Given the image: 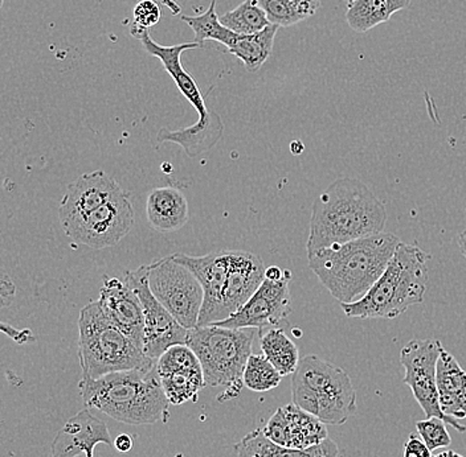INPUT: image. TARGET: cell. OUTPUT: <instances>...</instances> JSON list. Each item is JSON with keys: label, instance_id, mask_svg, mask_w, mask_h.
I'll return each mask as SVG.
<instances>
[{"label": "cell", "instance_id": "cell-1", "mask_svg": "<svg viewBox=\"0 0 466 457\" xmlns=\"http://www.w3.org/2000/svg\"><path fill=\"white\" fill-rule=\"evenodd\" d=\"M387 209L360 180L342 177L313 204L306 252L308 255L383 233Z\"/></svg>", "mask_w": 466, "mask_h": 457}, {"label": "cell", "instance_id": "cell-2", "mask_svg": "<svg viewBox=\"0 0 466 457\" xmlns=\"http://www.w3.org/2000/svg\"><path fill=\"white\" fill-rule=\"evenodd\" d=\"M400 238L379 233L308 255L309 267L340 304L362 299L389 266Z\"/></svg>", "mask_w": 466, "mask_h": 457}, {"label": "cell", "instance_id": "cell-3", "mask_svg": "<svg viewBox=\"0 0 466 457\" xmlns=\"http://www.w3.org/2000/svg\"><path fill=\"white\" fill-rule=\"evenodd\" d=\"M84 406L95 409L121 423L146 426L170 418L168 402L157 368L136 369L83 378L78 383Z\"/></svg>", "mask_w": 466, "mask_h": 457}, {"label": "cell", "instance_id": "cell-4", "mask_svg": "<svg viewBox=\"0 0 466 457\" xmlns=\"http://www.w3.org/2000/svg\"><path fill=\"white\" fill-rule=\"evenodd\" d=\"M428 255L420 247L401 243L377 283L358 302L340 304L350 319H396L424 302Z\"/></svg>", "mask_w": 466, "mask_h": 457}, {"label": "cell", "instance_id": "cell-5", "mask_svg": "<svg viewBox=\"0 0 466 457\" xmlns=\"http://www.w3.org/2000/svg\"><path fill=\"white\" fill-rule=\"evenodd\" d=\"M130 34L144 45L145 51L151 56L159 58L165 71L170 75L183 97L189 102L199 114L197 124L179 130L162 129L158 133V144L171 142L180 145L189 157H197L211 150L220 141L224 133V124L220 115L209 112L204 102L202 92L197 81L182 65V54L188 49L202 48L197 42L177 44L166 46L154 42L150 29L131 25Z\"/></svg>", "mask_w": 466, "mask_h": 457}, {"label": "cell", "instance_id": "cell-6", "mask_svg": "<svg viewBox=\"0 0 466 457\" xmlns=\"http://www.w3.org/2000/svg\"><path fill=\"white\" fill-rule=\"evenodd\" d=\"M78 356L83 378L97 380L116 372L151 369L157 361L146 356L133 340L102 311L100 302L81 310L78 319Z\"/></svg>", "mask_w": 466, "mask_h": 457}, {"label": "cell", "instance_id": "cell-7", "mask_svg": "<svg viewBox=\"0 0 466 457\" xmlns=\"http://www.w3.org/2000/svg\"><path fill=\"white\" fill-rule=\"evenodd\" d=\"M291 398L331 426H342L357 412V392L348 373L317 354L299 360L291 375Z\"/></svg>", "mask_w": 466, "mask_h": 457}, {"label": "cell", "instance_id": "cell-8", "mask_svg": "<svg viewBox=\"0 0 466 457\" xmlns=\"http://www.w3.org/2000/svg\"><path fill=\"white\" fill-rule=\"evenodd\" d=\"M255 328H226L206 325L189 329L187 343L199 358L206 386L224 387L218 402L238 398L243 390V375L252 356Z\"/></svg>", "mask_w": 466, "mask_h": 457}, {"label": "cell", "instance_id": "cell-9", "mask_svg": "<svg viewBox=\"0 0 466 457\" xmlns=\"http://www.w3.org/2000/svg\"><path fill=\"white\" fill-rule=\"evenodd\" d=\"M147 279L151 293L180 325L188 331L199 327L204 291L194 273L170 255L148 264Z\"/></svg>", "mask_w": 466, "mask_h": 457}, {"label": "cell", "instance_id": "cell-10", "mask_svg": "<svg viewBox=\"0 0 466 457\" xmlns=\"http://www.w3.org/2000/svg\"><path fill=\"white\" fill-rule=\"evenodd\" d=\"M444 346L437 339H415L400 352V363L406 375L403 382L412 390L413 397L420 404L427 418H440L460 432H466L464 424L442 412L437 390V361Z\"/></svg>", "mask_w": 466, "mask_h": 457}, {"label": "cell", "instance_id": "cell-11", "mask_svg": "<svg viewBox=\"0 0 466 457\" xmlns=\"http://www.w3.org/2000/svg\"><path fill=\"white\" fill-rule=\"evenodd\" d=\"M124 279L136 291L144 307L146 356L157 361L171 346L187 343L188 329L180 325L151 293L148 286L147 266L125 273Z\"/></svg>", "mask_w": 466, "mask_h": 457}, {"label": "cell", "instance_id": "cell-12", "mask_svg": "<svg viewBox=\"0 0 466 457\" xmlns=\"http://www.w3.org/2000/svg\"><path fill=\"white\" fill-rule=\"evenodd\" d=\"M290 279L289 270H285L284 276L277 281L265 278L252 298L238 313L212 325L236 329L255 328L258 332L279 327L282 323H287L291 313Z\"/></svg>", "mask_w": 466, "mask_h": 457}, {"label": "cell", "instance_id": "cell-13", "mask_svg": "<svg viewBox=\"0 0 466 457\" xmlns=\"http://www.w3.org/2000/svg\"><path fill=\"white\" fill-rule=\"evenodd\" d=\"M133 225L134 209L129 194L125 192L64 233L75 243L86 244L93 250H102L121 243Z\"/></svg>", "mask_w": 466, "mask_h": 457}, {"label": "cell", "instance_id": "cell-14", "mask_svg": "<svg viewBox=\"0 0 466 457\" xmlns=\"http://www.w3.org/2000/svg\"><path fill=\"white\" fill-rule=\"evenodd\" d=\"M125 194L115 179L104 171L81 174L72 182L58 208L64 232L77 225L81 220L97 211L105 204Z\"/></svg>", "mask_w": 466, "mask_h": 457}, {"label": "cell", "instance_id": "cell-15", "mask_svg": "<svg viewBox=\"0 0 466 457\" xmlns=\"http://www.w3.org/2000/svg\"><path fill=\"white\" fill-rule=\"evenodd\" d=\"M175 261L194 273L202 284L204 303L199 317V327L220 322L221 296L228 278L231 252L218 250L203 257L174 254Z\"/></svg>", "mask_w": 466, "mask_h": 457}, {"label": "cell", "instance_id": "cell-16", "mask_svg": "<svg viewBox=\"0 0 466 457\" xmlns=\"http://www.w3.org/2000/svg\"><path fill=\"white\" fill-rule=\"evenodd\" d=\"M262 431L276 444L293 450H305L328 439L326 424L294 403L279 407Z\"/></svg>", "mask_w": 466, "mask_h": 457}, {"label": "cell", "instance_id": "cell-17", "mask_svg": "<svg viewBox=\"0 0 466 457\" xmlns=\"http://www.w3.org/2000/svg\"><path fill=\"white\" fill-rule=\"evenodd\" d=\"M102 311L121 328L139 348L144 349V307L136 291L127 281L105 276L100 293Z\"/></svg>", "mask_w": 466, "mask_h": 457}, {"label": "cell", "instance_id": "cell-18", "mask_svg": "<svg viewBox=\"0 0 466 457\" xmlns=\"http://www.w3.org/2000/svg\"><path fill=\"white\" fill-rule=\"evenodd\" d=\"M267 269L258 255L249 252H231L228 278L221 296L220 322L228 319L258 290Z\"/></svg>", "mask_w": 466, "mask_h": 457}, {"label": "cell", "instance_id": "cell-19", "mask_svg": "<svg viewBox=\"0 0 466 457\" xmlns=\"http://www.w3.org/2000/svg\"><path fill=\"white\" fill-rule=\"evenodd\" d=\"M113 445L106 424L96 418L90 409L81 410L58 431L52 443V457H95L97 444Z\"/></svg>", "mask_w": 466, "mask_h": 457}, {"label": "cell", "instance_id": "cell-20", "mask_svg": "<svg viewBox=\"0 0 466 457\" xmlns=\"http://www.w3.org/2000/svg\"><path fill=\"white\" fill-rule=\"evenodd\" d=\"M146 214L151 228L160 233L177 232L187 224V197L175 186H158L148 194Z\"/></svg>", "mask_w": 466, "mask_h": 457}, {"label": "cell", "instance_id": "cell-21", "mask_svg": "<svg viewBox=\"0 0 466 457\" xmlns=\"http://www.w3.org/2000/svg\"><path fill=\"white\" fill-rule=\"evenodd\" d=\"M437 390L442 412L461 421L466 418V372L447 349L437 361Z\"/></svg>", "mask_w": 466, "mask_h": 457}, {"label": "cell", "instance_id": "cell-22", "mask_svg": "<svg viewBox=\"0 0 466 457\" xmlns=\"http://www.w3.org/2000/svg\"><path fill=\"white\" fill-rule=\"evenodd\" d=\"M238 457H340L339 448L330 439L305 450L281 447L270 441L262 430H253L235 444Z\"/></svg>", "mask_w": 466, "mask_h": 457}, {"label": "cell", "instance_id": "cell-23", "mask_svg": "<svg viewBox=\"0 0 466 457\" xmlns=\"http://www.w3.org/2000/svg\"><path fill=\"white\" fill-rule=\"evenodd\" d=\"M410 5V0H355L349 5L346 20L352 31L364 34L389 22L393 14Z\"/></svg>", "mask_w": 466, "mask_h": 457}, {"label": "cell", "instance_id": "cell-24", "mask_svg": "<svg viewBox=\"0 0 466 457\" xmlns=\"http://www.w3.org/2000/svg\"><path fill=\"white\" fill-rule=\"evenodd\" d=\"M277 25L262 29L255 35H236L235 39L227 46V51L238 57L249 73L258 72L272 55L277 32Z\"/></svg>", "mask_w": 466, "mask_h": 457}, {"label": "cell", "instance_id": "cell-25", "mask_svg": "<svg viewBox=\"0 0 466 457\" xmlns=\"http://www.w3.org/2000/svg\"><path fill=\"white\" fill-rule=\"evenodd\" d=\"M260 333L262 354L272 363L277 371L285 375H293L299 363V352L284 329L269 328Z\"/></svg>", "mask_w": 466, "mask_h": 457}, {"label": "cell", "instance_id": "cell-26", "mask_svg": "<svg viewBox=\"0 0 466 457\" xmlns=\"http://www.w3.org/2000/svg\"><path fill=\"white\" fill-rule=\"evenodd\" d=\"M159 378L166 397L174 406L197 402L199 392L207 387L202 368L180 369L159 375Z\"/></svg>", "mask_w": 466, "mask_h": 457}, {"label": "cell", "instance_id": "cell-27", "mask_svg": "<svg viewBox=\"0 0 466 457\" xmlns=\"http://www.w3.org/2000/svg\"><path fill=\"white\" fill-rule=\"evenodd\" d=\"M220 23L238 35L258 34L270 25L267 14L258 5V0H246L235 10L221 15Z\"/></svg>", "mask_w": 466, "mask_h": 457}, {"label": "cell", "instance_id": "cell-28", "mask_svg": "<svg viewBox=\"0 0 466 457\" xmlns=\"http://www.w3.org/2000/svg\"><path fill=\"white\" fill-rule=\"evenodd\" d=\"M182 20L192 28L195 42L200 44L202 48L207 40H214L227 48L238 35L221 25L220 16L217 13V2H211L206 13L198 16H182Z\"/></svg>", "mask_w": 466, "mask_h": 457}, {"label": "cell", "instance_id": "cell-29", "mask_svg": "<svg viewBox=\"0 0 466 457\" xmlns=\"http://www.w3.org/2000/svg\"><path fill=\"white\" fill-rule=\"evenodd\" d=\"M281 373L277 371L264 354H252L244 371V386L250 392H265L276 389L281 383Z\"/></svg>", "mask_w": 466, "mask_h": 457}, {"label": "cell", "instance_id": "cell-30", "mask_svg": "<svg viewBox=\"0 0 466 457\" xmlns=\"http://www.w3.org/2000/svg\"><path fill=\"white\" fill-rule=\"evenodd\" d=\"M258 3L267 14L270 25L277 27H291L314 15L293 0H258Z\"/></svg>", "mask_w": 466, "mask_h": 457}, {"label": "cell", "instance_id": "cell-31", "mask_svg": "<svg viewBox=\"0 0 466 457\" xmlns=\"http://www.w3.org/2000/svg\"><path fill=\"white\" fill-rule=\"evenodd\" d=\"M416 430L431 451L451 445V439L447 430V422L440 418H427L416 422Z\"/></svg>", "mask_w": 466, "mask_h": 457}, {"label": "cell", "instance_id": "cell-32", "mask_svg": "<svg viewBox=\"0 0 466 457\" xmlns=\"http://www.w3.org/2000/svg\"><path fill=\"white\" fill-rule=\"evenodd\" d=\"M160 17H162V8L156 0H142L134 7L133 25L150 29L158 25Z\"/></svg>", "mask_w": 466, "mask_h": 457}, {"label": "cell", "instance_id": "cell-33", "mask_svg": "<svg viewBox=\"0 0 466 457\" xmlns=\"http://www.w3.org/2000/svg\"><path fill=\"white\" fill-rule=\"evenodd\" d=\"M432 451L428 448L420 435L410 433L404 444V457H432Z\"/></svg>", "mask_w": 466, "mask_h": 457}, {"label": "cell", "instance_id": "cell-34", "mask_svg": "<svg viewBox=\"0 0 466 457\" xmlns=\"http://www.w3.org/2000/svg\"><path fill=\"white\" fill-rule=\"evenodd\" d=\"M2 329L5 333H7V336L13 337L15 342L17 343H27L34 340V336H32V332L29 331H17L13 327H8L7 324H2Z\"/></svg>", "mask_w": 466, "mask_h": 457}, {"label": "cell", "instance_id": "cell-35", "mask_svg": "<svg viewBox=\"0 0 466 457\" xmlns=\"http://www.w3.org/2000/svg\"><path fill=\"white\" fill-rule=\"evenodd\" d=\"M134 442L133 438L127 433H121V435L116 436L115 441H113V447L116 448V452L119 453H127L133 448Z\"/></svg>", "mask_w": 466, "mask_h": 457}, {"label": "cell", "instance_id": "cell-36", "mask_svg": "<svg viewBox=\"0 0 466 457\" xmlns=\"http://www.w3.org/2000/svg\"><path fill=\"white\" fill-rule=\"evenodd\" d=\"M15 291L16 290H15L13 281L7 275H3L2 293H2L3 305L11 302V299L15 296Z\"/></svg>", "mask_w": 466, "mask_h": 457}, {"label": "cell", "instance_id": "cell-37", "mask_svg": "<svg viewBox=\"0 0 466 457\" xmlns=\"http://www.w3.org/2000/svg\"><path fill=\"white\" fill-rule=\"evenodd\" d=\"M293 2L302 5V7L308 8V10H310L314 15H316L320 7V0H293Z\"/></svg>", "mask_w": 466, "mask_h": 457}, {"label": "cell", "instance_id": "cell-38", "mask_svg": "<svg viewBox=\"0 0 466 457\" xmlns=\"http://www.w3.org/2000/svg\"><path fill=\"white\" fill-rule=\"evenodd\" d=\"M457 243H459L460 252L464 255L466 259V229L464 232L460 233L459 238H457Z\"/></svg>", "mask_w": 466, "mask_h": 457}, {"label": "cell", "instance_id": "cell-39", "mask_svg": "<svg viewBox=\"0 0 466 457\" xmlns=\"http://www.w3.org/2000/svg\"><path fill=\"white\" fill-rule=\"evenodd\" d=\"M432 457H464L460 453L454 452V451H442V452L436 453Z\"/></svg>", "mask_w": 466, "mask_h": 457}, {"label": "cell", "instance_id": "cell-40", "mask_svg": "<svg viewBox=\"0 0 466 457\" xmlns=\"http://www.w3.org/2000/svg\"><path fill=\"white\" fill-rule=\"evenodd\" d=\"M346 3H349V5H351V3H354L355 0H345Z\"/></svg>", "mask_w": 466, "mask_h": 457}, {"label": "cell", "instance_id": "cell-41", "mask_svg": "<svg viewBox=\"0 0 466 457\" xmlns=\"http://www.w3.org/2000/svg\"><path fill=\"white\" fill-rule=\"evenodd\" d=\"M175 457H183L182 455H177V456H175Z\"/></svg>", "mask_w": 466, "mask_h": 457}, {"label": "cell", "instance_id": "cell-42", "mask_svg": "<svg viewBox=\"0 0 466 457\" xmlns=\"http://www.w3.org/2000/svg\"><path fill=\"white\" fill-rule=\"evenodd\" d=\"M212 2H218V0H212Z\"/></svg>", "mask_w": 466, "mask_h": 457}]
</instances>
